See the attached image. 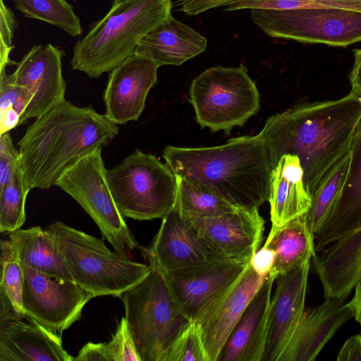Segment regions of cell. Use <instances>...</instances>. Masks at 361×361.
<instances>
[{
    "label": "cell",
    "instance_id": "6da1fadb",
    "mask_svg": "<svg viewBox=\"0 0 361 361\" xmlns=\"http://www.w3.org/2000/svg\"><path fill=\"white\" fill-rule=\"evenodd\" d=\"M361 121V96L351 91L331 101L294 106L269 117L261 135L274 169L284 154L296 155L305 189L313 195L329 169L348 150Z\"/></svg>",
    "mask_w": 361,
    "mask_h": 361
},
{
    "label": "cell",
    "instance_id": "7a4b0ae2",
    "mask_svg": "<svg viewBox=\"0 0 361 361\" xmlns=\"http://www.w3.org/2000/svg\"><path fill=\"white\" fill-rule=\"evenodd\" d=\"M117 125L91 107L64 100L35 118L18 142L26 190L49 189L80 159L107 145Z\"/></svg>",
    "mask_w": 361,
    "mask_h": 361
},
{
    "label": "cell",
    "instance_id": "3957f363",
    "mask_svg": "<svg viewBox=\"0 0 361 361\" xmlns=\"http://www.w3.org/2000/svg\"><path fill=\"white\" fill-rule=\"evenodd\" d=\"M162 157L178 176L202 186L237 208L269 200L271 166L263 137L245 135L209 147L167 145Z\"/></svg>",
    "mask_w": 361,
    "mask_h": 361
},
{
    "label": "cell",
    "instance_id": "277c9868",
    "mask_svg": "<svg viewBox=\"0 0 361 361\" xmlns=\"http://www.w3.org/2000/svg\"><path fill=\"white\" fill-rule=\"evenodd\" d=\"M171 0H114L73 48V70L97 78L133 55L139 42L171 14Z\"/></svg>",
    "mask_w": 361,
    "mask_h": 361
},
{
    "label": "cell",
    "instance_id": "5b68a950",
    "mask_svg": "<svg viewBox=\"0 0 361 361\" xmlns=\"http://www.w3.org/2000/svg\"><path fill=\"white\" fill-rule=\"evenodd\" d=\"M47 230L54 237L75 283L94 297H119L140 283L151 267L111 251L103 239L57 221Z\"/></svg>",
    "mask_w": 361,
    "mask_h": 361
},
{
    "label": "cell",
    "instance_id": "8992f818",
    "mask_svg": "<svg viewBox=\"0 0 361 361\" xmlns=\"http://www.w3.org/2000/svg\"><path fill=\"white\" fill-rule=\"evenodd\" d=\"M150 267L145 279L118 298L141 361H161L190 320L178 307L164 274Z\"/></svg>",
    "mask_w": 361,
    "mask_h": 361
},
{
    "label": "cell",
    "instance_id": "52a82bcc",
    "mask_svg": "<svg viewBox=\"0 0 361 361\" xmlns=\"http://www.w3.org/2000/svg\"><path fill=\"white\" fill-rule=\"evenodd\" d=\"M106 178L118 209L124 218H163L176 203L177 178L166 164L137 149L111 169Z\"/></svg>",
    "mask_w": 361,
    "mask_h": 361
},
{
    "label": "cell",
    "instance_id": "ba28073f",
    "mask_svg": "<svg viewBox=\"0 0 361 361\" xmlns=\"http://www.w3.org/2000/svg\"><path fill=\"white\" fill-rule=\"evenodd\" d=\"M189 94L197 123L212 132L229 133L260 109L259 91L243 64L209 68L192 81Z\"/></svg>",
    "mask_w": 361,
    "mask_h": 361
},
{
    "label": "cell",
    "instance_id": "9c48e42d",
    "mask_svg": "<svg viewBox=\"0 0 361 361\" xmlns=\"http://www.w3.org/2000/svg\"><path fill=\"white\" fill-rule=\"evenodd\" d=\"M99 148L66 170L56 185L92 218L116 252L129 256L138 244L115 203Z\"/></svg>",
    "mask_w": 361,
    "mask_h": 361
},
{
    "label": "cell",
    "instance_id": "30bf717a",
    "mask_svg": "<svg viewBox=\"0 0 361 361\" xmlns=\"http://www.w3.org/2000/svg\"><path fill=\"white\" fill-rule=\"evenodd\" d=\"M252 22L271 37L345 47L361 42V11L337 8L251 9Z\"/></svg>",
    "mask_w": 361,
    "mask_h": 361
},
{
    "label": "cell",
    "instance_id": "8fae6325",
    "mask_svg": "<svg viewBox=\"0 0 361 361\" xmlns=\"http://www.w3.org/2000/svg\"><path fill=\"white\" fill-rule=\"evenodd\" d=\"M25 313L56 334L80 319L94 294L73 281L61 279L23 265Z\"/></svg>",
    "mask_w": 361,
    "mask_h": 361
},
{
    "label": "cell",
    "instance_id": "7c38bea8",
    "mask_svg": "<svg viewBox=\"0 0 361 361\" xmlns=\"http://www.w3.org/2000/svg\"><path fill=\"white\" fill-rule=\"evenodd\" d=\"M250 262L227 259L163 273L178 307L197 320L244 273Z\"/></svg>",
    "mask_w": 361,
    "mask_h": 361
},
{
    "label": "cell",
    "instance_id": "4fadbf2b",
    "mask_svg": "<svg viewBox=\"0 0 361 361\" xmlns=\"http://www.w3.org/2000/svg\"><path fill=\"white\" fill-rule=\"evenodd\" d=\"M140 248L149 265L162 273L230 259L207 245L199 236L190 219L176 206L162 218L151 245Z\"/></svg>",
    "mask_w": 361,
    "mask_h": 361
},
{
    "label": "cell",
    "instance_id": "5bb4252c",
    "mask_svg": "<svg viewBox=\"0 0 361 361\" xmlns=\"http://www.w3.org/2000/svg\"><path fill=\"white\" fill-rule=\"evenodd\" d=\"M63 51L51 44L35 45L24 55L11 73L13 82L25 89L31 99L19 126L36 118L65 99L62 73Z\"/></svg>",
    "mask_w": 361,
    "mask_h": 361
},
{
    "label": "cell",
    "instance_id": "9a60e30c",
    "mask_svg": "<svg viewBox=\"0 0 361 361\" xmlns=\"http://www.w3.org/2000/svg\"><path fill=\"white\" fill-rule=\"evenodd\" d=\"M190 220L207 245L228 259L238 262H250L264 230V219L257 207L237 208L221 214Z\"/></svg>",
    "mask_w": 361,
    "mask_h": 361
},
{
    "label": "cell",
    "instance_id": "2e32d148",
    "mask_svg": "<svg viewBox=\"0 0 361 361\" xmlns=\"http://www.w3.org/2000/svg\"><path fill=\"white\" fill-rule=\"evenodd\" d=\"M158 65L134 54L113 69L104 92L105 115L116 125L137 121L150 89L157 82Z\"/></svg>",
    "mask_w": 361,
    "mask_h": 361
},
{
    "label": "cell",
    "instance_id": "e0dca14e",
    "mask_svg": "<svg viewBox=\"0 0 361 361\" xmlns=\"http://www.w3.org/2000/svg\"><path fill=\"white\" fill-rule=\"evenodd\" d=\"M311 259L275 279L276 288L269 305L267 342L262 361L278 360L303 316Z\"/></svg>",
    "mask_w": 361,
    "mask_h": 361
},
{
    "label": "cell",
    "instance_id": "ac0fdd59",
    "mask_svg": "<svg viewBox=\"0 0 361 361\" xmlns=\"http://www.w3.org/2000/svg\"><path fill=\"white\" fill-rule=\"evenodd\" d=\"M265 277L257 274L250 263L221 298L194 321L200 329L209 361L218 360L226 341L262 286Z\"/></svg>",
    "mask_w": 361,
    "mask_h": 361
},
{
    "label": "cell",
    "instance_id": "d6986e66",
    "mask_svg": "<svg viewBox=\"0 0 361 361\" xmlns=\"http://www.w3.org/2000/svg\"><path fill=\"white\" fill-rule=\"evenodd\" d=\"M345 299L325 298L305 310L293 336L277 361L314 360L325 345L353 314Z\"/></svg>",
    "mask_w": 361,
    "mask_h": 361
},
{
    "label": "cell",
    "instance_id": "ffe728a7",
    "mask_svg": "<svg viewBox=\"0 0 361 361\" xmlns=\"http://www.w3.org/2000/svg\"><path fill=\"white\" fill-rule=\"evenodd\" d=\"M61 336L25 316L0 324V361H72Z\"/></svg>",
    "mask_w": 361,
    "mask_h": 361
},
{
    "label": "cell",
    "instance_id": "44dd1931",
    "mask_svg": "<svg viewBox=\"0 0 361 361\" xmlns=\"http://www.w3.org/2000/svg\"><path fill=\"white\" fill-rule=\"evenodd\" d=\"M312 259L324 298L346 300L361 280V228L328 245Z\"/></svg>",
    "mask_w": 361,
    "mask_h": 361
},
{
    "label": "cell",
    "instance_id": "7402d4cb",
    "mask_svg": "<svg viewBox=\"0 0 361 361\" xmlns=\"http://www.w3.org/2000/svg\"><path fill=\"white\" fill-rule=\"evenodd\" d=\"M275 280L269 276L231 331L217 361H262Z\"/></svg>",
    "mask_w": 361,
    "mask_h": 361
},
{
    "label": "cell",
    "instance_id": "603a6c76",
    "mask_svg": "<svg viewBox=\"0 0 361 361\" xmlns=\"http://www.w3.org/2000/svg\"><path fill=\"white\" fill-rule=\"evenodd\" d=\"M351 162L343 192L329 217L314 235L316 253L361 228V121L353 136Z\"/></svg>",
    "mask_w": 361,
    "mask_h": 361
},
{
    "label": "cell",
    "instance_id": "cb8c5ba5",
    "mask_svg": "<svg viewBox=\"0 0 361 361\" xmlns=\"http://www.w3.org/2000/svg\"><path fill=\"white\" fill-rule=\"evenodd\" d=\"M207 39L171 14L137 44L135 54L154 61L158 66H180L205 51Z\"/></svg>",
    "mask_w": 361,
    "mask_h": 361
},
{
    "label": "cell",
    "instance_id": "d4e9b609",
    "mask_svg": "<svg viewBox=\"0 0 361 361\" xmlns=\"http://www.w3.org/2000/svg\"><path fill=\"white\" fill-rule=\"evenodd\" d=\"M268 201L271 208V230L309 211L312 196L304 185L303 170L296 155H283L273 169Z\"/></svg>",
    "mask_w": 361,
    "mask_h": 361
},
{
    "label": "cell",
    "instance_id": "484cf974",
    "mask_svg": "<svg viewBox=\"0 0 361 361\" xmlns=\"http://www.w3.org/2000/svg\"><path fill=\"white\" fill-rule=\"evenodd\" d=\"M264 245L275 252L274 263L268 274L274 280L316 254L314 235L308 226L305 214L271 230Z\"/></svg>",
    "mask_w": 361,
    "mask_h": 361
},
{
    "label": "cell",
    "instance_id": "4316f807",
    "mask_svg": "<svg viewBox=\"0 0 361 361\" xmlns=\"http://www.w3.org/2000/svg\"><path fill=\"white\" fill-rule=\"evenodd\" d=\"M23 264L54 277L73 281L53 235L40 226L9 233Z\"/></svg>",
    "mask_w": 361,
    "mask_h": 361
},
{
    "label": "cell",
    "instance_id": "83f0119b",
    "mask_svg": "<svg viewBox=\"0 0 361 361\" xmlns=\"http://www.w3.org/2000/svg\"><path fill=\"white\" fill-rule=\"evenodd\" d=\"M350 162L349 148L326 173L312 196V205L305 215L308 226L314 235L329 217L343 192Z\"/></svg>",
    "mask_w": 361,
    "mask_h": 361
},
{
    "label": "cell",
    "instance_id": "f1b7e54d",
    "mask_svg": "<svg viewBox=\"0 0 361 361\" xmlns=\"http://www.w3.org/2000/svg\"><path fill=\"white\" fill-rule=\"evenodd\" d=\"M176 176L178 190L175 206L183 216L190 219L207 217L237 209L212 191Z\"/></svg>",
    "mask_w": 361,
    "mask_h": 361
},
{
    "label": "cell",
    "instance_id": "f546056e",
    "mask_svg": "<svg viewBox=\"0 0 361 361\" xmlns=\"http://www.w3.org/2000/svg\"><path fill=\"white\" fill-rule=\"evenodd\" d=\"M25 17L56 26L72 37L82 34L80 18L66 0H13Z\"/></svg>",
    "mask_w": 361,
    "mask_h": 361
},
{
    "label": "cell",
    "instance_id": "4dcf8cb0",
    "mask_svg": "<svg viewBox=\"0 0 361 361\" xmlns=\"http://www.w3.org/2000/svg\"><path fill=\"white\" fill-rule=\"evenodd\" d=\"M0 295L8 299L16 310L25 314L23 302L25 283L24 267L11 239L1 241Z\"/></svg>",
    "mask_w": 361,
    "mask_h": 361
},
{
    "label": "cell",
    "instance_id": "1f68e13d",
    "mask_svg": "<svg viewBox=\"0 0 361 361\" xmlns=\"http://www.w3.org/2000/svg\"><path fill=\"white\" fill-rule=\"evenodd\" d=\"M26 190L18 168L12 179L0 189V231L11 233L25 221Z\"/></svg>",
    "mask_w": 361,
    "mask_h": 361
},
{
    "label": "cell",
    "instance_id": "d6a6232c",
    "mask_svg": "<svg viewBox=\"0 0 361 361\" xmlns=\"http://www.w3.org/2000/svg\"><path fill=\"white\" fill-rule=\"evenodd\" d=\"M337 8L361 11V0H242L232 4L226 11L243 9L290 10Z\"/></svg>",
    "mask_w": 361,
    "mask_h": 361
},
{
    "label": "cell",
    "instance_id": "836d02e7",
    "mask_svg": "<svg viewBox=\"0 0 361 361\" xmlns=\"http://www.w3.org/2000/svg\"><path fill=\"white\" fill-rule=\"evenodd\" d=\"M161 361H209L198 324L190 321L175 339Z\"/></svg>",
    "mask_w": 361,
    "mask_h": 361
},
{
    "label": "cell",
    "instance_id": "e575fe53",
    "mask_svg": "<svg viewBox=\"0 0 361 361\" xmlns=\"http://www.w3.org/2000/svg\"><path fill=\"white\" fill-rule=\"evenodd\" d=\"M109 361H141L125 317L118 324L115 334L106 342Z\"/></svg>",
    "mask_w": 361,
    "mask_h": 361
},
{
    "label": "cell",
    "instance_id": "d590c367",
    "mask_svg": "<svg viewBox=\"0 0 361 361\" xmlns=\"http://www.w3.org/2000/svg\"><path fill=\"white\" fill-rule=\"evenodd\" d=\"M30 99L27 92L13 82L6 68L0 69V113L12 107L21 117Z\"/></svg>",
    "mask_w": 361,
    "mask_h": 361
},
{
    "label": "cell",
    "instance_id": "8d00e7d4",
    "mask_svg": "<svg viewBox=\"0 0 361 361\" xmlns=\"http://www.w3.org/2000/svg\"><path fill=\"white\" fill-rule=\"evenodd\" d=\"M0 1V69H3L16 63L10 59L9 55L13 48L12 41L18 23L12 11L4 4V0Z\"/></svg>",
    "mask_w": 361,
    "mask_h": 361
},
{
    "label": "cell",
    "instance_id": "74e56055",
    "mask_svg": "<svg viewBox=\"0 0 361 361\" xmlns=\"http://www.w3.org/2000/svg\"><path fill=\"white\" fill-rule=\"evenodd\" d=\"M20 153L10 132L0 135V189L7 185L19 168Z\"/></svg>",
    "mask_w": 361,
    "mask_h": 361
},
{
    "label": "cell",
    "instance_id": "f35d334b",
    "mask_svg": "<svg viewBox=\"0 0 361 361\" xmlns=\"http://www.w3.org/2000/svg\"><path fill=\"white\" fill-rule=\"evenodd\" d=\"M242 0H179L178 10L189 16H195L214 8L229 6Z\"/></svg>",
    "mask_w": 361,
    "mask_h": 361
},
{
    "label": "cell",
    "instance_id": "ab89813d",
    "mask_svg": "<svg viewBox=\"0 0 361 361\" xmlns=\"http://www.w3.org/2000/svg\"><path fill=\"white\" fill-rule=\"evenodd\" d=\"M72 361H109L106 343H87Z\"/></svg>",
    "mask_w": 361,
    "mask_h": 361
},
{
    "label": "cell",
    "instance_id": "60d3db41",
    "mask_svg": "<svg viewBox=\"0 0 361 361\" xmlns=\"http://www.w3.org/2000/svg\"><path fill=\"white\" fill-rule=\"evenodd\" d=\"M274 260V251L263 245L252 257L250 265L257 274L265 277L271 269Z\"/></svg>",
    "mask_w": 361,
    "mask_h": 361
},
{
    "label": "cell",
    "instance_id": "b9f144b4",
    "mask_svg": "<svg viewBox=\"0 0 361 361\" xmlns=\"http://www.w3.org/2000/svg\"><path fill=\"white\" fill-rule=\"evenodd\" d=\"M337 361H361V335L352 336L341 348Z\"/></svg>",
    "mask_w": 361,
    "mask_h": 361
},
{
    "label": "cell",
    "instance_id": "7bdbcfd3",
    "mask_svg": "<svg viewBox=\"0 0 361 361\" xmlns=\"http://www.w3.org/2000/svg\"><path fill=\"white\" fill-rule=\"evenodd\" d=\"M0 135L19 126L20 116L13 108L0 113Z\"/></svg>",
    "mask_w": 361,
    "mask_h": 361
},
{
    "label": "cell",
    "instance_id": "ee69618b",
    "mask_svg": "<svg viewBox=\"0 0 361 361\" xmlns=\"http://www.w3.org/2000/svg\"><path fill=\"white\" fill-rule=\"evenodd\" d=\"M354 59L350 75L351 91L361 96V49H354Z\"/></svg>",
    "mask_w": 361,
    "mask_h": 361
},
{
    "label": "cell",
    "instance_id": "f6af8a7d",
    "mask_svg": "<svg viewBox=\"0 0 361 361\" xmlns=\"http://www.w3.org/2000/svg\"><path fill=\"white\" fill-rule=\"evenodd\" d=\"M354 289L353 298L346 304L352 311L353 317L361 326V280L357 282Z\"/></svg>",
    "mask_w": 361,
    "mask_h": 361
}]
</instances>
